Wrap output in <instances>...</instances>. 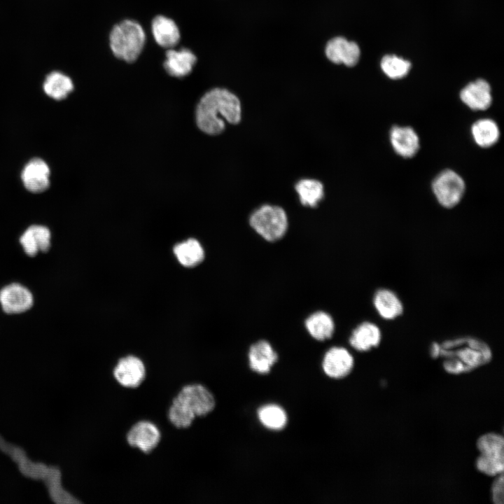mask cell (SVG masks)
Instances as JSON below:
<instances>
[{"label": "cell", "mask_w": 504, "mask_h": 504, "mask_svg": "<svg viewBox=\"0 0 504 504\" xmlns=\"http://www.w3.org/2000/svg\"><path fill=\"white\" fill-rule=\"evenodd\" d=\"M48 489L51 499L57 503H80L74 496L65 491L61 483V472L54 466L50 467V472L44 479Z\"/></svg>", "instance_id": "cell-27"}, {"label": "cell", "mask_w": 504, "mask_h": 504, "mask_svg": "<svg viewBox=\"0 0 504 504\" xmlns=\"http://www.w3.org/2000/svg\"><path fill=\"white\" fill-rule=\"evenodd\" d=\"M0 449L9 455L18 465L20 471L22 475L32 479H45L48 476L50 467L43 463H36L29 459L24 450L12 444L6 442L0 436Z\"/></svg>", "instance_id": "cell-12"}, {"label": "cell", "mask_w": 504, "mask_h": 504, "mask_svg": "<svg viewBox=\"0 0 504 504\" xmlns=\"http://www.w3.org/2000/svg\"><path fill=\"white\" fill-rule=\"evenodd\" d=\"M151 31L155 41L162 48H173L180 41L178 27L172 19L164 15H157L153 19Z\"/></svg>", "instance_id": "cell-19"}, {"label": "cell", "mask_w": 504, "mask_h": 504, "mask_svg": "<svg viewBox=\"0 0 504 504\" xmlns=\"http://www.w3.org/2000/svg\"><path fill=\"white\" fill-rule=\"evenodd\" d=\"M126 439L129 445L148 454L160 443L161 433L155 424L143 420L136 422L130 428Z\"/></svg>", "instance_id": "cell-9"}, {"label": "cell", "mask_w": 504, "mask_h": 504, "mask_svg": "<svg viewBox=\"0 0 504 504\" xmlns=\"http://www.w3.org/2000/svg\"><path fill=\"white\" fill-rule=\"evenodd\" d=\"M479 453L475 461L477 470L481 473L496 477L504 470V439L496 433L481 435L476 442Z\"/></svg>", "instance_id": "cell-5"}, {"label": "cell", "mask_w": 504, "mask_h": 504, "mask_svg": "<svg viewBox=\"0 0 504 504\" xmlns=\"http://www.w3.org/2000/svg\"><path fill=\"white\" fill-rule=\"evenodd\" d=\"M382 337V331L377 324L363 321L352 330L349 343L356 351L365 352L378 346Z\"/></svg>", "instance_id": "cell-17"}, {"label": "cell", "mask_w": 504, "mask_h": 504, "mask_svg": "<svg viewBox=\"0 0 504 504\" xmlns=\"http://www.w3.org/2000/svg\"><path fill=\"white\" fill-rule=\"evenodd\" d=\"M173 251L178 262L186 267H194L204 258V250L202 244L193 238L178 243L174 246Z\"/></svg>", "instance_id": "cell-23"}, {"label": "cell", "mask_w": 504, "mask_h": 504, "mask_svg": "<svg viewBox=\"0 0 504 504\" xmlns=\"http://www.w3.org/2000/svg\"><path fill=\"white\" fill-rule=\"evenodd\" d=\"M354 359L351 354L342 346H332L325 354L322 361L324 372L330 377L341 379L353 370Z\"/></svg>", "instance_id": "cell-11"}, {"label": "cell", "mask_w": 504, "mask_h": 504, "mask_svg": "<svg viewBox=\"0 0 504 504\" xmlns=\"http://www.w3.org/2000/svg\"><path fill=\"white\" fill-rule=\"evenodd\" d=\"M258 416L261 424L270 430H281L287 423L285 411L276 405H267L260 407Z\"/></svg>", "instance_id": "cell-28"}, {"label": "cell", "mask_w": 504, "mask_h": 504, "mask_svg": "<svg viewBox=\"0 0 504 504\" xmlns=\"http://www.w3.org/2000/svg\"><path fill=\"white\" fill-rule=\"evenodd\" d=\"M494 480L491 487V496L495 504L503 503V488L504 476L503 473L494 477Z\"/></svg>", "instance_id": "cell-32"}, {"label": "cell", "mask_w": 504, "mask_h": 504, "mask_svg": "<svg viewBox=\"0 0 504 504\" xmlns=\"http://www.w3.org/2000/svg\"><path fill=\"white\" fill-rule=\"evenodd\" d=\"M20 241L27 255L34 256L38 253V249L29 227L20 237Z\"/></svg>", "instance_id": "cell-33"}, {"label": "cell", "mask_w": 504, "mask_h": 504, "mask_svg": "<svg viewBox=\"0 0 504 504\" xmlns=\"http://www.w3.org/2000/svg\"><path fill=\"white\" fill-rule=\"evenodd\" d=\"M304 325L309 335L317 341L330 339L335 330V323L332 316L323 310L310 314L305 318Z\"/></svg>", "instance_id": "cell-22"}, {"label": "cell", "mask_w": 504, "mask_h": 504, "mask_svg": "<svg viewBox=\"0 0 504 504\" xmlns=\"http://www.w3.org/2000/svg\"><path fill=\"white\" fill-rule=\"evenodd\" d=\"M197 62L196 55L191 50L182 48L167 49L163 63L166 72L172 77L181 78L189 75Z\"/></svg>", "instance_id": "cell-13"}, {"label": "cell", "mask_w": 504, "mask_h": 504, "mask_svg": "<svg viewBox=\"0 0 504 504\" xmlns=\"http://www.w3.org/2000/svg\"><path fill=\"white\" fill-rule=\"evenodd\" d=\"M432 188L442 206L452 208L461 201L465 192V183L457 173L446 169L435 178Z\"/></svg>", "instance_id": "cell-6"}, {"label": "cell", "mask_w": 504, "mask_h": 504, "mask_svg": "<svg viewBox=\"0 0 504 504\" xmlns=\"http://www.w3.org/2000/svg\"><path fill=\"white\" fill-rule=\"evenodd\" d=\"M248 357L250 368L260 374L268 373L278 360L277 353L265 340H258L250 346Z\"/></svg>", "instance_id": "cell-18"}, {"label": "cell", "mask_w": 504, "mask_h": 504, "mask_svg": "<svg viewBox=\"0 0 504 504\" xmlns=\"http://www.w3.org/2000/svg\"><path fill=\"white\" fill-rule=\"evenodd\" d=\"M382 71L391 79H400L406 76L412 67L410 61L396 55H386L381 60Z\"/></svg>", "instance_id": "cell-29"}, {"label": "cell", "mask_w": 504, "mask_h": 504, "mask_svg": "<svg viewBox=\"0 0 504 504\" xmlns=\"http://www.w3.org/2000/svg\"><path fill=\"white\" fill-rule=\"evenodd\" d=\"M372 304L380 317L385 320H393L401 316L404 307L402 301L393 290L379 288L375 291Z\"/></svg>", "instance_id": "cell-21"}, {"label": "cell", "mask_w": 504, "mask_h": 504, "mask_svg": "<svg viewBox=\"0 0 504 504\" xmlns=\"http://www.w3.org/2000/svg\"><path fill=\"white\" fill-rule=\"evenodd\" d=\"M430 356L433 358H439L440 355V344L438 342H433L431 344V346L430 347V351H429Z\"/></svg>", "instance_id": "cell-34"}, {"label": "cell", "mask_w": 504, "mask_h": 504, "mask_svg": "<svg viewBox=\"0 0 504 504\" xmlns=\"http://www.w3.org/2000/svg\"><path fill=\"white\" fill-rule=\"evenodd\" d=\"M460 98L474 111L486 110L492 102L491 87L486 80L479 78L469 83L461 90Z\"/></svg>", "instance_id": "cell-16"}, {"label": "cell", "mask_w": 504, "mask_h": 504, "mask_svg": "<svg viewBox=\"0 0 504 504\" xmlns=\"http://www.w3.org/2000/svg\"><path fill=\"white\" fill-rule=\"evenodd\" d=\"M43 88L48 96L56 100H62L72 92L74 83L68 76L53 71L46 76Z\"/></svg>", "instance_id": "cell-25"}, {"label": "cell", "mask_w": 504, "mask_h": 504, "mask_svg": "<svg viewBox=\"0 0 504 504\" xmlns=\"http://www.w3.org/2000/svg\"><path fill=\"white\" fill-rule=\"evenodd\" d=\"M475 143L483 148L494 145L500 136L497 124L491 119L484 118L475 122L471 128Z\"/></svg>", "instance_id": "cell-26"}, {"label": "cell", "mask_w": 504, "mask_h": 504, "mask_svg": "<svg viewBox=\"0 0 504 504\" xmlns=\"http://www.w3.org/2000/svg\"><path fill=\"white\" fill-rule=\"evenodd\" d=\"M325 54L329 61L349 67L356 65L360 57L359 46L343 36H336L328 41Z\"/></svg>", "instance_id": "cell-10"}, {"label": "cell", "mask_w": 504, "mask_h": 504, "mask_svg": "<svg viewBox=\"0 0 504 504\" xmlns=\"http://www.w3.org/2000/svg\"><path fill=\"white\" fill-rule=\"evenodd\" d=\"M439 358L442 360V368L446 372L459 375L489 363L492 358V351L483 340L464 336L440 344Z\"/></svg>", "instance_id": "cell-2"}, {"label": "cell", "mask_w": 504, "mask_h": 504, "mask_svg": "<svg viewBox=\"0 0 504 504\" xmlns=\"http://www.w3.org/2000/svg\"><path fill=\"white\" fill-rule=\"evenodd\" d=\"M195 416L174 398L168 410L169 421L178 428L190 427Z\"/></svg>", "instance_id": "cell-30"}, {"label": "cell", "mask_w": 504, "mask_h": 504, "mask_svg": "<svg viewBox=\"0 0 504 504\" xmlns=\"http://www.w3.org/2000/svg\"><path fill=\"white\" fill-rule=\"evenodd\" d=\"M241 119V102L235 94L225 88L209 90L196 107L197 125L206 134H219L225 130L226 122L236 125Z\"/></svg>", "instance_id": "cell-1"}, {"label": "cell", "mask_w": 504, "mask_h": 504, "mask_svg": "<svg viewBox=\"0 0 504 504\" xmlns=\"http://www.w3.org/2000/svg\"><path fill=\"white\" fill-rule=\"evenodd\" d=\"M38 251L47 252L50 246V232L45 226L31 225L29 227Z\"/></svg>", "instance_id": "cell-31"}, {"label": "cell", "mask_w": 504, "mask_h": 504, "mask_svg": "<svg viewBox=\"0 0 504 504\" xmlns=\"http://www.w3.org/2000/svg\"><path fill=\"white\" fill-rule=\"evenodd\" d=\"M146 41L142 26L136 21L124 20L115 24L109 34V46L113 55L127 63L135 62Z\"/></svg>", "instance_id": "cell-3"}, {"label": "cell", "mask_w": 504, "mask_h": 504, "mask_svg": "<svg viewBox=\"0 0 504 504\" xmlns=\"http://www.w3.org/2000/svg\"><path fill=\"white\" fill-rule=\"evenodd\" d=\"M390 141L396 153L403 158L413 157L419 148V136L410 127H393Z\"/></svg>", "instance_id": "cell-20"}, {"label": "cell", "mask_w": 504, "mask_h": 504, "mask_svg": "<svg viewBox=\"0 0 504 504\" xmlns=\"http://www.w3.org/2000/svg\"><path fill=\"white\" fill-rule=\"evenodd\" d=\"M50 168L39 158L30 160L24 167L21 178L24 187L30 192L38 193L50 186Z\"/></svg>", "instance_id": "cell-15"}, {"label": "cell", "mask_w": 504, "mask_h": 504, "mask_svg": "<svg viewBox=\"0 0 504 504\" xmlns=\"http://www.w3.org/2000/svg\"><path fill=\"white\" fill-rule=\"evenodd\" d=\"M174 398L195 417L206 416L216 405L213 394L200 384L184 386Z\"/></svg>", "instance_id": "cell-7"}, {"label": "cell", "mask_w": 504, "mask_h": 504, "mask_svg": "<svg viewBox=\"0 0 504 504\" xmlns=\"http://www.w3.org/2000/svg\"><path fill=\"white\" fill-rule=\"evenodd\" d=\"M248 223L257 234L268 242L281 240L289 225L286 211L279 206L268 204L255 209L249 216Z\"/></svg>", "instance_id": "cell-4"}, {"label": "cell", "mask_w": 504, "mask_h": 504, "mask_svg": "<svg viewBox=\"0 0 504 504\" xmlns=\"http://www.w3.org/2000/svg\"><path fill=\"white\" fill-rule=\"evenodd\" d=\"M295 189L301 204L304 206L316 207L324 197L323 185L316 179H301L296 183Z\"/></svg>", "instance_id": "cell-24"}, {"label": "cell", "mask_w": 504, "mask_h": 504, "mask_svg": "<svg viewBox=\"0 0 504 504\" xmlns=\"http://www.w3.org/2000/svg\"><path fill=\"white\" fill-rule=\"evenodd\" d=\"M0 302L8 314H18L28 310L33 304V297L25 287L13 284L0 291Z\"/></svg>", "instance_id": "cell-14"}, {"label": "cell", "mask_w": 504, "mask_h": 504, "mask_svg": "<svg viewBox=\"0 0 504 504\" xmlns=\"http://www.w3.org/2000/svg\"><path fill=\"white\" fill-rule=\"evenodd\" d=\"M117 382L122 386L134 388L144 381L146 366L139 357L128 355L119 359L113 370Z\"/></svg>", "instance_id": "cell-8"}]
</instances>
